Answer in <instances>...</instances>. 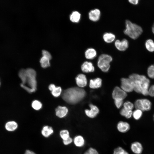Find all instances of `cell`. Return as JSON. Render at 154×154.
I'll use <instances>...</instances> for the list:
<instances>
[{"label":"cell","instance_id":"obj_1","mask_svg":"<svg viewBox=\"0 0 154 154\" xmlns=\"http://www.w3.org/2000/svg\"><path fill=\"white\" fill-rule=\"evenodd\" d=\"M133 87V90L145 96L149 95L150 80L146 76L137 74H133L129 76Z\"/></svg>","mask_w":154,"mask_h":154},{"label":"cell","instance_id":"obj_2","mask_svg":"<svg viewBox=\"0 0 154 154\" xmlns=\"http://www.w3.org/2000/svg\"><path fill=\"white\" fill-rule=\"evenodd\" d=\"M86 92L83 89L74 87L67 89L63 92L62 97L67 103L75 104L81 101L85 96Z\"/></svg>","mask_w":154,"mask_h":154},{"label":"cell","instance_id":"obj_3","mask_svg":"<svg viewBox=\"0 0 154 154\" xmlns=\"http://www.w3.org/2000/svg\"><path fill=\"white\" fill-rule=\"evenodd\" d=\"M125 25L124 33L132 39H136L143 32L142 29L140 26L129 20L125 21Z\"/></svg>","mask_w":154,"mask_h":154},{"label":"cell","instance_id":"obj_4","mask_svg":"<svg viewBox=\"0 0 154 154\" xmlns=\"http://www.w3.org/2000/svg\"><path fill=\"white\" fill-rule=\"evenodd\" d=\"M26 84L28 87L32 89L34 92L37 90V82L36 80V73L35 71L31 68L26 69Z\"/></svg>","mask_w":154,"mask_h":154},{"label":"cell","instance_id":"obj_5","mask_svg":"<svg viewBox=\"0 0 154 154\" xmlns=\"http://www.w3.org/2000/svg\"><path fill=\"white\" fill-rule=\"evenodd\" d=\"M111 56L106 54H102L98 57L97 64L99 68L103 72H108L110 67V63L112 61Z\"/></svg>","mask_w":154,"mask_h":154},{"label":"cell","instance_id":"obj_6","mask_svg":"<svg viewBox=\"0 0 154 154\" xmlns=\"http://www.w3.org/2000/svg\"><path fill=\"white\" fill-rule=\"evenodd\" d=\"M134 106L136 109L141 110L142 111H148L151 109V103L147 99H139L135 101Z\"/></svg>","mask_w":154,"mask_h":154},{"label":"cell","instance_id":"obj_7","mask_svg":"<svg viewBox=\"0 0 154 154\" xmlns=\"http://www.w3.org/2000/svg\"><path fill=\"white\" fill-rule=\"evenodd\" d=\"M121 88L126 92H130L133 90L132 83L129 78H122L121 79Z\"/></svg>","mask_w":154,"mask_h":154},{"label":"cell","instance_id":"obj_8","mask_svg":"<svg viewBox=\"0 0 154 154\" xmlns=\"http://www.w3.org/2000/svg\"><path fill=\"white\" fill-rule=\"evenodd\" d=\"M112 96L114 100H123L127 96V94L126 92L121 88L116 86L115 88L113 91Z\"/></svg>","mask_w":154,"mask_h":154},{"label":"cell","instance_id":"obj_9","mask_svg":"<svg viewBox=\"0 0 154 154\" xmlns=\"http://www.w3.org/2000/svg\"><path fill=\"white\" fill-rule=\"evenodd\" d=\"M90 110L86 109L85 112L86 115L89 118H93L96 116L99 112L98 108L94 105L90 104L89 105Z\"/></svg>","mask_w":154,"mask_h":154},{"label":"cell","instance_id":"obj_10","mask_svg":"<svg viewBox=\"0 0 154 154\" xmlns=\"http://www.w3.org/2000/svg\"><path fill=\"white\" fill-rule=\"evenodd\" d=\"M114 44L117 49L120 51H125L128 48L129 46L128 41L125 39H123L121 40H117Z\"/></svg>","mask_w":154,"mask_h":154},{"label":"cell","instance_id":"obj_11","mask_svg":"<svg viewBox=\"0 0 154 154\" xmlns=\"http://www.w3.org/2000/svg\"><path fill=\"white\" fill-rule=\"evenodd\" d=\"M116 126L118 131L122 133L127 132L130 128V125L128 123L122 121L119 122Z\"/></svg>","mask_w":154,"mask_h":154},{"label":"cell","instance_id":"obj_12","mask_svg":"<svg viewBox=\"0 0 154 154\" xmlns=\"http://www.w3.org/2000/svg\"><path fill=\"white\" fill-rule=\"evenodd\" d=\"M100 14V10L98 9H96L90 11L88 14L89 18L91 21H97L99 19Z\"/></svg>","mask_w":154,"mask_h":154},{"label":"cell","instance_id":"obj_13","mask_svg":"<svg viewBox=\"0 0 154 154\" xmlns=\"http://www.w3.org/2000/svg\"><path fill=\"white\" fill-rule=\"evenodd\" d=\"M76 81L77 85L80 88L84 87L87 85V79L84 74H78L76 78Z\"/></svg>","mask_w":154,"mask_h":154},{"label":"cell","instance_id":"obj_14","mask_svg":"<svg viewBox=\"0 0 154 154\" xmlns=\"http://www.w3.org/2000/svg\"><path fill=\"white\" fill-rule=\"evenodd\" d=\"M55 112L56 116L60 118H62L66 116L68 112V110L65 106H59L56 109Z\"/></svg>","mask_w":154,"mask_h":154},{"label":"cell","instance_id":"obj_15","mask_svg":"<svg viewBox=\"0 0 154 154\" xmlns=\"http://www.w3.org/2000/svg\"><path fill=\"white\" fill-rule=\"evenodd\" d=\"M132 151L136 154H141L143 151V148L141 144L137 141L133 143L131 145Z\"/></svg>","mask_w":154,"mask_h":154},{"label":"cell","instance_id":"obj_16","mask_svg":"<svg viewBox=\"0 0 154 154\" xmlns=\"http://www.w3.org/2000/svg\"><path fill=\"white\" fill-rule=\"evenodd\" d=\"M49 90L51 92L52 95L55 97L59 96L62 93V89L60 87H56L53 84H50L49 86Z\"/></svg>","mask_w":154,"mask_h":154},{"label":"cell","instance_id":"obj_17","mask_svg":"<svg viewBox=\"0 0 154 154\" xmlns=\"http://www.w3.org/2000/svg\"><path fill=\"white\" fill-rule=\"evenodd\" d=\"M81 69L84 72H90L94 71V68L92 63L86 61L81 66Z\"/></svg>","mask_w":154,"mask_h":154},{"label":"cell","instance_id":"obj_18","mask_svg":"<svg viewBox=\"0 0 154 154\" xmlns=\"http://www.w3.org/2000/svg\"><path fill=\"white\" fill-rule=\"evenodd\" d=\"M73 141L75 146L78 147H83L85 143L84 137L80 135L75 136L73 139Z\"/></svg>","mask_w":154,"mask_h":154},{"label":"cell","instance_id":"obj_19","mask_svg":"<svg viewBox=\"0 0 154 154\" xmlns=\"http://www.w3.org/2000/svg\"><path fill=\"white\" fill-rule=\"evenodd\" d=\"M17 123L14 121H7L5 124V127L6 130L9 132L15 131L18 128Z\"/></svg>","mask_w":154,"mask_h":154},{"label":"cell","instance_id":"obj_20","mask_svg":"<svg viewBox=\"0 0 154 154\" xmlns=\"http://www.w3.org/2000/svg\"><path fill=\"white\" fill-rule=\"evenodd\" d=\"M102 84L101 79L100 78H97L94 79L90 80L89 87L92 88H97L100 87L101 86Z\"/></svg>","mask_w":154,"mask_h":154},{"label":"cell","instance_id":"obj_21","mask_svg":"<svg viewBox=\"0 0 154 154\" xmlns=\"http://www.w3.org/2000/svg\"><path fill=\"white\" fill-rule=\"evenodd\" d=\"M97 52L96 50L92 48H89L86 50L85 52V56L86 58L92 59L96 57Z\"/></svg>","mask_w":154,"mask_h":154},{"label":"cell","instance_id":"obj_22","mask_svg":"<svg viewBox=\"0 0 154 154\" xmlns=\"http://www.w3.org/2000/svg\"><path fill=\"white\" fill-rule=\"evenodd\" d=\"M53 132V130L51 127L46 125L43 127L41 133L44 137H47L52 134Z\"/></svg>","mask_w":154,"mask_h":154},{"label":"cell","instance_id":"obj_23","mask_svg":"<svg viewBox=\"0 0 154 154\" xmlns=\"http://www.w3.org/2000/svg\"><path fill=\"white\" fill-rule=\"evenodd\" d=\"M104 40L106 42L110 43L115 39V35L111 33H106L104 34L103 36Z\"/></svg>","mask_w":154,"mask_h":154},{"label":"cell","instance_id":"obj_24","mask_svg":"<svg viewBox=\"0 0 154 154\" xmlns=\"http://www.w3.org/2000/svg\"><path fill=\"white\" fill-rule=\"evenodd\" d=\"M80 13L77 11H74L70 15V20L74 23H78L81 18Z\"/></svg>","mask_w":154,"mask_h":154},{"label":"cell","instance_id":"obj_25","mask_svg":"<svg viewBox=\"0 0 154 154\" xmlns=\"http://www.w3.org/2000/svg\"><path fill=\"white\" fill-rule=\"evenodd\" d=\"M50 60L49 58L43 56L41 58L40 61L41 67L45 68L49 66Z\"/></svg>","mask_w":154,"mask_h":154},{"label":"cell","instance_id":"obj_26","mask_svg":"<svg viewBox=\"0 0 154 154\" xmlns=\"http://www.w3.org/2000/svg\"><path fill=\"white\" fill-rule=\"evenodd\" d=\"M133 112L131 110H128L123 108L120 111V113L122 116L129 119L132 116Z\"/></svg>","mask_w":154,"mask_h":154},{"label":"cell","instance_id":"obj_27","mask_svg":"<svg viewBox=\"0 0 154 154\" xmlns=\"http://www.w3.org/2000/svg\"><path fill=\"white\" fill-rule=\"evenodd\" d=\"M145 46L147 50L151 52L154 51V42L151 39L147 40L145 43Z\"/></svg>","mask_w":154,"mask_h":154},{"label":"cell","instance_id":"obj_28","mask_svg":"<svg viewBox=\"0 0 154 154\" xmlns=\"http://www.w3.org/2000/svg\"><path fill=\"white\" fill-rule=\"evenodd\" d=\"M59 135L63 140H65L70 137L69 132L66 129L61 130L60 132Z\"/></svg>","mask_w":154,"mask_h":154},{"label":"cell","instance_id":"obj_29","mask_svg":"<svg viewBox=\"0 0 154 154\" xmlns=\"http://www.w3.org/2000/svg\"><path fill=\"white\" fill-rule=\"evenodd\" d=\"M141 110L136 109L133 112L132 116L135 120H137L140 119L141 117L143 112Z\"/></svg>","mask_w":154,"mask_h":154},{"label":"cell","instance_id":"obj_30","mask_svg":"<svg viewBox=\"0 0 154 154\" xmlns=\"http://www.w3.org/2000/svg\"><path fill=\"white\" fill-rule=\"evenodd\" d=\"M32 106L34 110H38L41 108L42 104L39 101L37 100H35L32 102Z\"/></svg>","mask_w":154,"mask_h":154},{"label":"cell","instance_id":"obj_31","mask_svg":"<svg viewBox=\"0 0 154 154\" xmlns=\"http://www.w3.org/2000/svg\"><path fill=\"white\" fill-rule=\"evenodd\" d=\"M113 154H129L124 149L120 147L115 148Z\"/></svg>","mask_w":154,"mask_h":154},{"label":"cell","instance_id":"obj_32","mask_svg":"<svg viewBox=\"0 0 154 154\" xmlns=\"http://www.w3.org/2000/svg\"><path fill=\"white\" fill-rule=\"evenodd\" d=\"M147 74L150 78H154V67L153 65L150 66L147 68Z\"/></svg>","mask_w":154,"mask_h":154},{"label":"cell","instance_id":"obj_33","mask_svg":"<svg viewBox=\"0 0 154 154\" xmlns=\"http://www.w3.org/2000/svg\"><path fill=\"white\" fill-rule=\"evenodd\" d=\"M123 105V108L128 110H132L134 107V104L129 101L125 102Z\"/></svg>","mask_w":154,"mask_h":154},{"label":"cell","instance_id":"obj_34","mask_svg":"<svg viewBox=\"0 0 154 154\" xmlns=\"http://www.w3.org/2000/svg\"><path fill=\"white\" fill-rule=\"evenodd\" d=\"M83 154H99L98 151L95 148L90 147Z\"/></svg>","mask_w":154,"mask_h":154},{"label":"cell","instance_id":"obj_35","mask_svg":"<svg viewBox=\"0 0 154 154\" xmlns=\"http://www.w3.org/2000/svg\"><path fill=\"white\" fill-rule=\"evenodd\" d=\"M114 100V103L116 107L118 108H120L123 104V100L117 99Z\"/></svg>","mask_w":154,"mask_h":154},{"label":"cell","instance_id":"obj_36","mask_svg":"<svg viewBox=\"0 0 154 154\" xmlns=\"http://www.w3.org/2000/svg\"><path fill=\"white\" fill-rule=\"evenodd\" d=\"M42 53L43 56L49 58L50 60L52 58L51 54L48 51L45 50H43L42 51Z\"/></svg>","mask_w":154,"mask_h":154},{"label":"cell","instance_id":"obj_37","mask_svg":"<svg viewBox=\"0 0 154 154\" xmlns=\"http://www.w3.org/2000/svg\"><path fill=\"white\" fill-rule=\"evenodd\" d=\"M73 141V139L70 137L67 139L63 140V144L65 145H68L71 144Z\"/></svg>","mask_w":154,"mask_h":154},{"label":"cell","instance_id":"obj_38","mask_svg":"<svg viewBox=\"0 0 154 154\" xmlns=\"http://www.w3.org/2000/svg\"><path fill=\"white\" fill-rule=\"evenodd\" d=\"M149 95L151 96L154 97V85L149 87Z\"/></svg>","mask_w":154,"mask_h":154},{"label":"cell","instance_id":"obj_39","mask_svg":"<svg viewBox=\"0 0 154 154\" xmlns=\"http://www.w3.org/2000/svg\"><path fill=\"white\" fill-rule=\"evenodd\" d=\"M128 1L130 3L133 5H137L139 2L138 0H129Z\"/></svg>","mask_w":154,"mask_h":154},{"label":"cell","instance_id":"obj_40","mask_svg":"<svg viewBox=\"0 0 154 154\" xmlns=\"http://www.w3.org/2000/svg\"><path fill=\"white\" fill-rule=\"evenodd\" d=\"M24 154H36L33 151L29 150H27L25 151Z\"/></svg>","mask_w":154,"mask_h":154},{"label":"cell","instance_id":"obj_41","mask_svg":"<svg viewBox=\"0 0 154 154\" xmlns=\"http://www.w3.org/2000/svg\"><path fill=\"white\" fill-rule=\"evenodd\" d=\"M152 31L153 33L154 34V23L152 27Z\"/></svg>","mask_w":154,"mask_h":154},{"label":"cell","instance_id":"obj_42","mask_svg":"<svg viewBox=\"0 0 154 154\" xmlns=\"http://www.w3.org/2000/svg\"><path fill=\"white\" fill-rule=\"evenodd\" d=\"M153 67H154V64L153 65Z\"/></svg>","mask_w":154,"mask_h":154},{"label":"cell","instance_id":"obj_43","mask_svg":"<svg viewBox=\"0 0 154 154\" xmlns=\"http://www.w3.org/2000/svg\"><path fill=\"white\" fill-rule=\"evenodd\" d=\"M153 117H154V116H153Z\"/></svg>","mask_w":154,"mask_h":154},{"label":"cell","instance_id":"obj_44","mask_svg":"<svg viewBox=\"0 0 154 154\" xmlns=\"http://www.w3.org/2000/svg\"><path fill=\"white\" fill-rule=\"evenodd\" d=\"M0 85H1V83H0Z\"/></svg>","mask_w":154,"mask_h":154}]
</instances>
